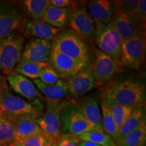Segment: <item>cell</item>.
<instances>
[{
	"mask_svg": "<svg viewBox=\"0 0 146 146\" xmlns=\"http://www.w3.org/2000/svg\"><path fill=\"white\" fill-rule=\"evenodd\" d=\"M114 1L116 6V12H131L136 6L138 0H124Z\"/></svg>",
	"mask_w": 146,
	"mask_h": 146,
	"instance_id": "obj_35",
	"label": "cell"
},
{
	"mask_svg": "<svg viewBox=\"0 0 146 146\" xmlns=\"http://www.w3.org/2000/svg\"><path fill=\"white\" fill-rule=\"evenodd\" d=\"M16 135L15 118L0 110V146H9Z\"/></svg>",
	"mask_w": 146,
	"mask_h": 146,
	"instance_id": "obj_24",
	"label": "cell"
},
{
	"mask_svg": "<svg viewBox=\"0 0 146 146\" xmlns=\"http://www.w3.org/2000/svg\"><path fill=\"white\" fill-rule=\"evenodd\" d=\"M145 31H141L131 39L123 41L120 66L138 70L143 64L145 55Z\"/></svg>",
	"mask_w": 146,
	"mask_h": 146,
	"instance_id": "obj_7",
	"label": "cell"
},
{
	"mask_svg": "<svg viewBox=\"0 0 146 146\" xmlns=\"http://www.w3.org/2000/svg\"><path fill=\"white\" fill-rule=\"evenodd\" d=\"M39 79L46 85H53L61 79L57 72L50 65L43 68L39 74Z\"/></svg>",
	"mask_w": 146,
	"mask_h": 146,
	"instance_id": "obj_32",
	"label": "cell"
},
{
	"mask_svg": "<svg viewBox=\"0 0 146 146\" xmlns=\"http://www.w3.org/2000/svg\"><path fill=\"white\" fill-rule=\"evenodd\" d=\"M111 23L123 41L131 39L145 29L129 12H116Z\"/></svg>",
	"mask_w": 146,
	"mask_h": 146,
	"instance_id": "obj_14",
	"label": "cell"
},
{
	"mask_svg": "<svg viewBox=\"0 0 146 146\" xmlns=\"http://www.w3.org/2000/svg\"><path fill=\"white\" fill-rule=\"evenodd\" d=\"M107 105L118 130H119L120 127L123 125V124L125 123L126 119L129 117L131 113L133 112L135 108H136L118 104Z\"/></svg>",
	"mask_w": 146,
	"mask_h": 146,
	"instance_id": "obj_31",
	"label": "cell"
},
{
	"mask_svg": "<svg viewBox=\"0 0 146 146\" xmlns=\"http://www.w3.org/2000/svg\"><path fill=\"white\" fill-rule=\"evenodd\" d=\"M146 120L128 134L117 144V146H145Z\"/></svg>",
	"mask_w": 146,
	"mask_h": 146,
	"instance_id": "obj_27",
	"label": "cell"
},
{
	"mask_svg": "<svg viewBox=\"0 0 146 146\" xmlns=\"http://www.w3.org/2000/svg\"><path fill=\"white\" fill-rule=\"evenodd\" d=\"M79 105L85 119L93 131L104 132L102 127V115L98 100L93 97L88 96L84 98Z\"/></svg>",
	"mask_w": 146,
	"mask_h": 146,
	"instance_id": "obj_19",
	"label": "cell"
},
{
	"mask_svg": "<svg viewBox=\"0 0 146 146\" xmlns=\"http://www.w3.org/2000/svg\"><path fill=\"white\" fill-rule=\"evenodd\" d=\"M78 146H100L98 144L93 143V142L88 141H81Z\"/></svg>",
	"mask_w": 146,
	"mask_h": 146,
	"instance_id": "obj_37",
	"label": "cell"
},
{
	"mask_svg": "<svg viewBox=\"0 0 146 146\" xmlns=\"http://www.w3.org/2000/svg\"><path fill=\"white\" fill-rule=\"evenodd\" d=\"M49 146H56V142H55V143L51 144V145H50Z\"/></svg>",
	"mask_w": 146,
	"mask_h": 146,
	"instance_id": "obj_39",
	"label": "cell"
},
{
	"mask_svg": "<svg viewBox=\"0 0 146 146\" xmlns=\"http://www.w3.org/2000/svg\"><path fill=\"white\" fill-rule=\"evenodd\" d=\"M5 84L0 89V110L14 118L39 117L42 105L39 100L27 102L14 95Z\"/></svg>",
	"mask_w": 146,
	"mask_h": 146,
	"instance_id": "obj_3",
	"label": "cell"
},
{
	"mask_svg": "<svg viewBox=\"0 0 146 146\" xmlns=\"http://www.w3.org/2000/svg\"><path fill=\"white\" fill-rule=\"evenodd\" d=\"M6 80L11 88L31 101L37 100L40 94L33 82L21 74H14L7 76Z\"/></svg>",
	"mask_w": 146,
	"mask_h": 146,
	"instance_id": "obj_18",
	"label": "cell"
},
{
	"mask_svg": "<svg viewBox=\"0 0 146 146\" xmlns=\"http://www.w3.org/2000/svg\"><path fill=\"white\" fill-rule=\"evenodd\" d=\"M145 100V85L139 82L125 81L110 87L106 92L104 101L107 104L137 107L143 105Z\"/></svg>",
	"mask_w": 146,
	"mask_h": 146,
	"instance_id": "obj_1",
	"label": "cell"
},
{
	"mask_svg": "<svg viewBox=\"0 0 146 146\" xmlns=\"http://www.w3.org/2000/svg\"><path fill=\"white\" fill-rule=\"evenodd\" d=\"M52 50L89 66L90 52L83 38L70 30L60 31L52 40Z\"/></svg>",
	"mask_w": 146,
	"mask_h": 146,
	"instance_id": "obj_2",
	"label": "cell"
},
{
	"mask_svg": "<svg viewBox=\"0 0 146 146\" xmlns=\"http://www.w3.org/2000/svg\"><path fill=\"white\" fill-rule=\"evenodd\" d=\"M4 84V81H3V77L0 74V89L3 86V85Z\"/></svg>",
	"mask_w": 146,
	"mask_h": 146,
	"instance_id": "obj_38",
	"label": "cell"
},
{
	"mask_svg": "<svg viewBox=\"0 0 146 146\" xmlns=\"http://www.w3.org/2000/svg\"><path fill=\"white\" fill-rule=\"evenodd\" d=\"M96 45L100 51L119 62L123 39L111 21L108 24L95 22Z\"/></svg>",
	"mask_w": 146,
	"mask_h": 146,
	"instance_id": "obj_6",
	"label": "cell"
},
{
	"mask_svg": "<svg viewBox=\"0 0 146 146\" xmlns=\"http://www.w3.org/2000/svg\"><path fill=\"white\" fill-rule=\"evenodd\" d=\"M73 10L70 8H56L50 4L41 20L51 26L60 29L68 23Z\"/></svg>",
	"mask_w": 146,
	"mask_h": 146,
	"instance_id": "obj_23",
	"label": "cell"
},
{
	"mask_svg": "<svg viewBox=\"0 0 146 146\" xmlns=\"http://www.w3.org/2000/svg\"><path fill=\"white\" fill-rule=\"evenodd\" d=\"M68 92L76 98L83 96L97 86L90 66H87L66 80Z\"/></svg>",
	"mask_w": 146,
	"mask_h": 146,
	"instance_id": "obj_15",
	"label": "cell"
},
{
	"mask_svg": "<svg viewBox=\"0 0 146 146\" xmlns=\"http://www.w3.org/2000/svg\"><path fill=\"white\" fill-rule=\"evenodd\" d=\"M81 141H88L100 146H117L114 140L104 132L90 131L78 137Z\"/></svg>",
	"mask_w": 146,
	"mask_h": 146,
	"instance_id": "obj_30",
	"label": "cell"
},
{
	"mask_svg": "<svg viewBox=\"0 0 146 146\" xmlns=\"http://www.w3.org/2000/svg\"><path fill=\"white\" fill-rule=\"evenodd\" d=\"M95 60L90 65L91 71L97 84H104L111 80L118 68L120 64L110 56L96 49Z\"/></svg>",
	"mask_w": 146,
	"mask_h": 146,
	"instance_id": "obj_10",
	"label": "cell"
},
{
	"mask_svg": "<svg viewBox=\"0 0 146 146\" xmlns=\"http://www.w3.org/2000/svg\"><path fill=\"white\" fill-rule=\"evenodd\" d=\"M88 12L95 22L108 24L116 13L114 1L91 0L88 1Z\"/></svg>",
	"mask_w": 146,
	"mask_h": 146,
	"instance_id": "obj_17",
	"label": "cell"
},
{
	"mask_svg": "<svg viewBox=\"0 0 146 146\" xmlns=\"http://www.w3.org/2000/svg\"><path fill=\"white\" fill-rule=\"evenodd\" d=\"M68 24L73 32L82 37L93 40L96 35V25L85 7L75 8L69 18Z\"/></svg>",
	"mask_w": 146,
	"mask_h": 146,
	"instance_id": "obj_11",
	"label": "cell"
},
{
	"mask_svg": "<svg viewBox=\"0 0 146 146\" xmlns=\"http://www.w3.org/2000/svg\"><path fill=\"white\" fill-rule=\"evenodd\" d=\"M133 17L141 23L144 28H145L146 22V1L145 0H138L136 6L133 11L129 12Z\"/></svg>",
	"mask_w": 146,
	"mask_h": 146,
	"instance_id": "obj_33",
	"label": "cell"
},
{
	"mask_svg": "<svg viewBox=\"0 0 146 146\" xmlns=\"http://www.w3.org/2000/svg\"><path fill=\"white\" fill-rule=\"evenodd\" d=\"M48 65V62L34 63L21 59L16 65L14 73L21 74L25 77L33 80L39 79L41 70Z\"/></svg>",
	"mask_w": 146,
	"mask_h": 146,
	"instance_id": "obj_26",
	"label": "cell"
},
{
	"mask_svg": "<svg viewBox=\"0 0 146 146\" xmlns=\"http://www.w3.org/2000/svg\"><path fill=\"white\" fill-rule=\"evenodd\" d=\"M145 120H146L145 104L135 108L118 130L116 145L125 137L137 129Z\"/></svg>",
	"mask_w": 146,
	"mask_h": 146,
	"instance_id": "obj_21",
	"label": "cell"
},
{
	"mask_svg": "<svg viewBox=\"0 0 146 146\" xmlns=\"http://www.w3.org/2000/svg\"><path fill=\"white\" fill-rule=\"evenodd\" d=\"M60 31V29L55 28L42 20H30L25 23L21 33L31 39L36 38L51 41Z\"/></svg>",
	"mask_w": 146,
	"mask_h": 146,
	"instance_id": "obj_16",
	"label": "cell"
},
{
	"mask_svg": "<svg viewBox=\"0 0 146 146\" xmlns=\"http://www.w3.org/2000/svg\"><path fill=\"white\" fill-rule=\"evenodd\" d=\"M50 4V0H24L21 8L31 20H41Z\"/></svg>",
	"mask_w": 146,
	"mask_h": 146,
	"instance_id": "obj_25",
	"label": "cell"
},
{
	"mask_svg": "<svg viewBox=\"0 0 146 146\" xmlns=\"http://www.w3.org/2000/svg\"><path fill=\"white\" fill-rule=\"evenodd\" d=\"M52 51L50 41L32 38L24 46L21 59L34 63L48 62Z\"/></svg>",
	"mask_w": 146,
	"mask_h": 146,
	"instance_id": "obj_13",
	"label": "cell"
},
{
	"mask_svg": "<svg viewBox=\"0 0 146 146\" xmlns=\"http://www.w3.org/2000/svg\"><path fill=\"white\" fill-rule=\"evenodd\" d=\"M37 89L44 95L47 102H60L68 93V84L66 80L60 79L53 85H46L39 79L33 80Z\"/></svg>",
	"mask_w": 146,
	"mask_h": 146,
	"instance_id": "obj_20",
	"label": "cell"
},
{
	"mask_svg": "<svg viewBox=\"0 0 146 146\" xmlns=\"http://www.w3.org/2000/svg\"><path fill=\"white\" fill-rule=\"evenodd\" d=\"M65 101L47 102L46 110L41 117L36 118V123L45 133L58 139L61 133L60 114Z\"/></svg>",
	"mask_w": 146,
	"mask_h": 146,
	"instance_id": "obj_9",
	"label": "cell"
},
{
	"mask_svg": "<svg viewBox=\"0 0 146 146\" xmlns=\"http://www.w3.org/2000/svg\"><path fill=\"white\" fill-rule=\"evenodd\" d=\"M101 108L102 112V127H103L104 131L108 135L110 136L116 143L118 129L114 123V120L113 119L112 114L110 112V110L108 107L107 104L104 101L102 102Z\"/></svg>",
	"mask_w": 146,
	"mask_h": 146,
	"instance_id": "obj_29",
	"label": "cell"
},
{
	"mask_svg": "<svg viewBox=\"0 0 146 146\" xmlns=\"http://www.w3.org/2000/svg\"><path fill=\"white\" fill-rule=\"evenodd\" d=\"M62 134L79 137L83 133L93 131L85 119L81 106L74 102L65 101L60 114Z\"/></svg>",
	"mask_w": 146,
	"mask_h": 146,
	"instance_id": "obj_5",
	"label": "cell"
},
{
	"mask_svg": "<svg viewBox=\"0 0 146 146\" xmlns=\"http://www.w3.org/2000/svg\"><path fill=\"white\" fill-rule=\"evenodd\" d=\"M56 141L57 139L54 137L46 133H42L21 139L14 140L9 146H49Z\"/></svg>",
	"mask_w": 146,
	"mask_h": 146,
	"instance_id": "obj_28",
	"label": "cell"
},
{
	"mask_svg": "<svg viewBox=\"0 0 146 146\" xmlns=\"http://www.w3.org/2000/svg\"><path fill=\"white\" fill-rule=\"evenodd\" d=\"M48 64L58 73L60 78L66 81L89 66L52 50L49 57Z\"/></svg>",
	"mask_w": 146,
	"mask_h": 146,
	"instance_id": "obj_12",
	"label": "cell"
},
{
	"mask_svg": "<svg viewBox=\"0 0 146 146\" xmlns=\"http://www.w3.org/2000/svg\"><path fill=\"white\" fill-rule=\"evenodd\" d=\"M26 21L21 7L12 3H0V39L21 31Z\"/></svg>",
	"mask_w": 146,
	"mask_h": 146,
	"instance_id": "obj_8",
	"label": "cell"
},
{
	"mask_svg": "<svg viewBox=\"0 0 146 146\" xmlns=\"http://www.w3.org/2000/svg\"><path fill=\"white\" fill-rule=\"evenodd\" d=\"M24 43L25 36L18 31L0 39V71L8 76L14 74L21 59Z\"/></svg>",
	"mask_w": 146,
	"mask_h": 146,
	"instance_id": "obj_4",
	"label": "cell"
},
{
	"mask_svg": "<svg viewBox=\"0 0 146 146\" xmlns=\"http://www.w3.org/2000/svg\"><path fill=\"white\" fill-rule=\"evenodd\" d=\"M36 118L34 116L15 118L16 135L14 140L45 133L36 123Z\"/></svg>",
	"mask_w": 146,
	"mask_h": 146,
	"instance_id": "obj_22",
	"label": "cell"
},
{
	"mask_svg": "<svg viewBox=\"0 0 146 146\" xmlns=\"http://www.w3.org/2000/svg\"><path fill=\"white\" fill-rule=\"evenodd\" d=\"M50 5L59 8H70L74 10L75 3L70 0H50Z\"/></svg>",
	"mask_w": 146,
	"mask_h": 146,
	"instance_id": "obj_36",
	"label": "cell"
},
{
	"mask_svg": "<svg viewBox=\"0 0 146 146\" xmlns=\"http://www.w3.org/2000/svg\"><path fill=\"white\" fill-rule=\"evenodd\" d=\"M81 142L78 137L70 134H61L56 141V146H78Z\"/></svg>",
	"mask_w": 146,
	"mask_h": 146,
	"instance_id": "obj_34",
	"label": "cell"
}]
</instances>
